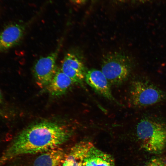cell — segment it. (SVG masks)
<instances>
[{
  "instance_id": "1",
  "label": "cell",
  "mask_w": 166,
  "mask_h": 166,
  "mask_svg": "<svg viewBox=\"0 0 166 166\" xmlns=\"http://www.w3.org/2000/svg\"><path fill=\"white\" fill-rule=\"evenodd\" d=\"M71 134L67 127L55 122L45 121L31 125L21 132L4 151L0 157V166L18 156L58 148Z\"/></svg>"
},
{
  "instance_id": "2",
  "label": "cell",
  "mask_w": 166,
  "mask_h": 166,
  "mask_svg": "<svg viewBox=\"0 0 166 166\" xmlns=\"http://www.w3.org/2000/svg\"><path fill=\"white\" fill-rule=\"evenodd\" d=\"M137 137L146 152L159 154L166 147V123L157 117H143L136 128Z\"/></svg>"
},
{
  "instance_id": "3",
  "label": "cell",
  "mask_w": 166,
  "mask_h": 166,
  "mask_svg": "<svg viewBox=\"0 0 166 166\" xmlns=\"http://www.w3.org/2000/svg\"><path fill=\"white\" fill-rule=\"evenodd\" d=\"M130 94L132 103L138 108L166 101V92L159 88L147 74L132 81Z\"/></svg>"
},
{
  "instance_id": "4",
  "label": "cell",
  "mask_w": 166,
  "mask_h": 166,
  "mask_svg": "<svg viewBox=\"0 0 166 166\" xmlns=\"http://www.w3.org/2000/svg\"><path fill=\"white\" fill-rule=\"evenodd\" d=\"M132 65L127 56L117 52L110 53L103 58L101 71L109 83L119 84L128 78Z\"/></svg>"
},
{
  "instance_id": "5",
  "label": "cell",
  "mask_w": 166,
  "mask_h": 166,
  "mask_svg": "<svg viewBox=\"0 0 166 166\" xmlns=\"http://www.w3.org/2000/svg\"><path fill=\"white\" fill-rule=\"evenodd\" d=\"M59 48L47 56L41 57L34 64L33 75L38 85L41 87H46L56 72L58 68L56 61Z\"/></svg>"
},
{
  "instance_id": "6",
  "label": "cell",
  "mask_w": 166,
  "mask_h": 166,
  "mask_svg": "<svg viewBox=\"0 0 166 166\" xmlns=\"http://www.w3.org/2000/svg\"><path fill=\"white\" fill-rule=\"evenodd\" d=\"M25 31L23 24L11 23L0 31V53L6 51L18 44L22 39Z\"/></svg>"
},
{
  "instance_id": "7",
  "label": "cell",
  "mask_w": 166,
  "mask_h": 166,
  "mask_svg": "<svg viewBox=\"0 0 166 166\" xmlns=\"http://www.w3.org/2000/svg\"><path fill=\"white\" fill-rule=\"evenodd\" d=\"M60 69L74 83L81 84L85 77L86 73L83 63L72 53H68L65 55Z\"/></svg>"
},
{
  "instance_id": "8",
  "label": "cell",
  "mask_w": 166,
  "mask_h": 166,
  "mask_svg": "<svg viewBox=\"0 0 166 166\" xmlns=\"http://www.w3.org/2000/svg\"><path fill=\"white\" fill-rule=\"evenodd\" d=\"M85 77L87 83L96 92L108 99L114 100L109 83L101 71L90 69L85 73Z\"/></svg>"
},
{
  "instance_id": "9",
  "label": "cell",
  "mask_w": 166,
  "mask_h": 166,
  "mask_svg": "<svg viewBox=\"0 0 166 166\" xmlns=\"http://www.w3.org/2000/svg\"><path fill=\"white\" fill-rule=\"evenodd\" d=\"M94 145L89 141H81L75 144L65 156L62 166H81L87 153Z\"/></svg>"
},
{
  "instance_id": "10",
  "label": "cell",
  "mask_w": 166,
  "mask_h": 166,
  "mask_svg": "<svg viewBox=\"0 0 166 166\" xmlns=\"http://www.w3.org/2000/svg\"><path fill=\"white\" fill-rule=\"evenodd\" d=\"M74 84L61 69L57 68L52 80L46 87L48 92L55 96L65 94Z\"/></svg>"
},
{
  "instance_id": "11",
  "label": "cell",
  "mask_w": 166,
  "mask_h": 166,
  "mask_svg": "<svg viewBox=\"0 0 166 166\" xmlns=\"http://www.w3.org/2000/svg\"><path fill=\"white\" fill-rule=\"evenodd\" d=\"M81 166H115L110 154L93 146L89 151Z\"/></svg>"
},
{
  "instance_id": "12",
  "label": "cell",
  "mask_w": 166,
  "mask_h": 166,
  "mask_svg": "<svg viewBox=\"0 0 166 166\" xmlns=\"http://www.w3.org/2000/svg\"><path fill=\"white\" fill-rule=\"evenodd\" d=\"M65 154L58 147L43 152L34 161L33 166H59L63 162Z\"/></svg>"
},
{
  "instance_id": "13",
  "label": "cell",
  "mask_w": 166,
  "mask_h": 166,
  "mask_svg": "<svg viewBox=\"0 0 166 166\" xmlns=\"http://www.w3.org/2000/svg\"><path fill=\"white\" fill-rule=\"evenodd\" d=\"M145 166H166V160L161 157H154L150 159Z\"/></svg>"
},
{
  "instance_id": "14",
  "label": "cell",
  "mask_w": 166,
  "mask_h": 166,
  "mask_svg": "<svg viewBox=\"0 0 166 166\" xmlns=\"http://www.w3.org/2000/svg\"><path fill=\"white\" fill-rule=\"evenodd\" d=\"M87 0H71L75 4L81 5L84 4Z\"/></svg>"
},
{
  "instance_id": "15",
  "label": "cell",
  "mask_w": 166,
  "mask_h": 166,
  "mask_svg": "<svg viewBox=\"0 0 166 166\" xmlns=\"http://www.w3.org/2000/svg\"><path fill=\"white\" fill-rule=\"evenodd\" d=\"M3 101V97L2 94L0 89V104Z\"/></svg>"
},
{
  "instance_id": "16",
  "label": "cell",
  "mask_w": 166,
  "mask_h": 166,
  "mask_svg": "<svg viewBox=\"0 0 166 166\" xmlns=\"http://www.w3.org/2000/svg\"><path fill=\"white\" fill-rule=\"evenodd\" d=\"M122 2H126L130 0H118Z\"/></svg>"
},
{
  "instance_id": "17",
  "label": "cell",
  "mask_w": 166,
  "mask_h": 166,
  "mask_svg": "<svg viewBox=\"0 0 166 166\" xmlns=\"http://www.w3.org/2000/svg\"><path fill=\"white\" fill-rule=\"evenodd\" d=\"M149 0H138V1H139L140 2H144V1H148Z\"/></svg>"
}]
</instances>
